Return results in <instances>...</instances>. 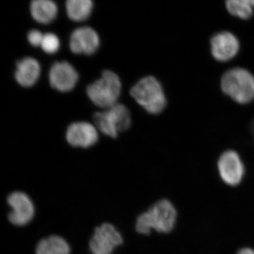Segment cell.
Instances as JSON below:
<instances>
[{"mask_svg": "<svg viewBox=\"0 0 254 254\" xmlns=\"http://www.w3.org/2000/svg\"><path fill=\"white\" fill-rule=\"evenodd\" d=\"M122 91V83L116 73L105 70L101 78L88 85L86 93L93 104L108 109L118 103Z\"/></svg>", "mask_w": 254, "mask_h": 254, "instance_id": "277c9868", "label": "cell"}, {"mask_svg": "<svg viewBox=\"0 0 254 254\" xmlns=\"http://www.w3.org/2000/svg\"><path fill=\"white\" fill-rule=\"evenodd\" d=\"M252 131H253L254 133V123H253V124H252Z\"/></svg>", "mask_w": 254, "mask_h": 254, "instance_id": "44dd1931", "label": "cell"}, {"mask_svg": "<svg viewBox=\"0 0 254 254\" xmlns=\"http://www.w3.org/2000/svg\"><path fill=\"white\" fill-rule=\"evenodd\" d=\"M43 37L44 35L38 30H32L28 32L27 36L28 42L33 47L41 46Z\"/></svg>", "mask_w": 254, "mask_h": 254, "instance_id": "d6986e66", "label": "cell"}, {"mask_svg": "<svg viewBox=\"0 0 254 254\" xmlns=\"http://www.w3.org/2000/svg\"><path fill=\"white\" fill-rule=\"evenodd\" d=\"M8 204L11 208L8 218L11 224L16 226H24L33 220L35 207L31 198L26 193L15 191L8 196Z\"/></svg>", "mask_w": 254, "mask_h": 254, "instance_id": "ba28073f", "label": "cell"}, {"mask_svg": "<svg viewBox=\"0 0 254 254\" xmlns=\"http://www.w3.org/2000/svg\"><path fill=\"white\" fill-rule=\"evenodd\" d=\"M211 53L215 60L227 62L235 58L240 50V42L233 33L222 31L217 33L210 41Z\"/></svg>", "mask_w": 254, "mask_h": 254, "instance_id": "7c38bea8", "label": "cell"}, {"mask_svg": "<svg viewBox=\"0 0 254 254\" xmlns=\"http://www.w3.org/2000/svg\"><path fill=\"white\" fill-rule=\"evenodd\" d=\"M123 243V236L115 226L104 223L95 229L89 247L92 254H113L115 248Z\"/></svg>", "mask_w": 254, "mask_h": 254, "instance_id": "52a82bcc", "label": "cell"}, {"mask_svg": "<svg viewBox=\"0 0 254 254\" xmlns=\"http://www.w3.org/2000/svg\"><path fill=\"white\" fill-rule=\"evenodd\" d=\"M177 216L176 207L170 200H158L138 217L136 231L144 235H150L152 230L158 233H170L176 225Z\"/></svg>", "mask_w": 254, "mask_h": 254, "instance_id": "6da1fadb", "label": "cell"}, {"mask_svg": "<svg viewBox=\"0 0 254 254\" xmlns=\"http://www.w3.org/2000/svg\"><path fill=\"white\" fill-rule=\"evenodd\" d=\"M130 95L145 111L158 115L166 107L167 100L161 83L153 76H145L137 82Z\"/></svg>", "mask_w": 254, "mask_h": 254, "instance_id": "7a4b0ae2", "label": "cell"}, {"mask_svg": "<svg viewBox=\"0 0 254 254\" xmlns=\"http://www.w3.org/2000/svg\"><path fill=\"white\" fill-rule=\"evenodd\" d=\"M219 176L229 187H237L245 175V164L237 152L228 150L222 153L217 163Z\"/></svg>", "mask_w": 254, "mask_h": 254, "instance_id": "8992f818", "label": "cell"}, {"mask_svg": "<svg viewBox=\"0 0 254 254\" xmlns=\"http://www.w3.org/2000/svg\"><path fill=\"white\" fill-rule=\"evenodd\" d=\"M14 77L20 86L29 88L34 86L41 75V66L38 61L31 57H26L16 63Z\"/></svg>", "mask_w": 254, "mask_h": 254, "instance_id": "4fadbf2b", "label": "cell"}, {"mask_svg": "<svg viewBox=\"0 0 254 254\" xmlns=\"http://www.w3.org/2000/svg\"><path fill=\"white\" fill-rule=\"evenodd\" d=\"M60 43L59 38L53 33H46L43 37L41 48L48 54H54L59 50Z\"/></svg>", "mask_w": 254, "mask_h": 254, "instance_id": "ac0fdd59", "label": "cell"}, {"mask_svg": "<svg viewBox=\"0 0 254 254\" xmlns=\"http://www.w3.org/2000/svg\"><path fill=\"white\" fill-rule=\"evenodd\" d=\"M78 77L77 71L68 62H56L49 71L50 86L63 93L72 91Z\"/></svg>", "mask_w": 254, "mask_h": 254, "instance_id": "9c48e42d", "label": "cell"}, {"mask_svg": "<svg viewBox=\"0 0 254 254\" xmlns=\"http://www.w3.org/2000/svg\"><path fill=\"white\" fill-rule=\"evenodd\" d=\"M226 6L230 14L247 19L253 15L254 0H229Z\"/></svg>", "mask_w": 254, "mask_h": 254, "instance_id": "e0dca14e", "label": "cell"}, {"mask_svg": "<svg viewBox=\"0 0 254 254\" xmlns=\"http://www.w3.org/2000/svg\"><path fill=\"white\" fill-rule=\"evenodd\" d=\"M99 46V36L88 26L76 28L70 36L69 48L74 54L92 55L96 53Z\"/></svg>", "mask_w": 254, "mask_h": 254, "instance_id": "30bf717a", "label": "cell"}, {"mask_svg": "<svg viewBox=\"0 0 254 254\" xmlns=\"http://www.w3.org/2000/svg\"><path fill=\"white\" fill-rule=\"evenodd\" d=\"M221 88L225 94L241 104L254 99V76L246 68L228 70L222 76Z\"/></svg>", "mask_w": 254, "mask_h": 254, "instance_id": "3957f363", "label": "cell"}, {"mask_svg": "<svg viewBox=\"0 0 254 254\" xmlns=\"http://www.w3.org/2000/svg\"><path fill=\"white\" fill-rule=\"evenodd\" d=\"M71 249L63 237L52 235L38 242L36 254H70Z\"/></svg>", "mask_w": 254, "mask_h": 254, "instance_id": "9a60e30c", "label": "cell"}, {"mask_svg": "<svg viewBox=\"0 0 254 254\" xmlns=\"http://www.w3.org/2000/svg\"><path fill=\"white\" fill-rule=\"evenodd\" d=\"M66 139L71 146L89 148L98 141V129L94 125L86 122L73 123L68 127Z\"/></svg>", "mask_w": 254, "mask_h": 254, "instance_id": "8fae6325", "label": "cell"}, {"mask_svg": "<svg viewBox=\"0 0 254 254\" xmlns=\"http://www.w3.org/2000/svg\"><path fill=\"white\" fill-rule=\"evenodd\" d=\"M93 120L97 129L113 138H117L120 132L128 130L131 125L129 110L119 103L105 111L95 113Z\"/></svg>", "mask_w": 254, "mask_h": 254, "instance_id": "5b68a950", "label": "cell"}, {"mask_svg": "<svg viewBox=\"0 0 254 254\" xmlns=\"http://www.w3.org/2000/svg\"><path fill=\"white\" fill-rule=\"evenodd\" d=\"M32 17L37 22L48 24L53 22L58 14V6L51 0H33L30 5Z\"/></svg>", "mask_w": 254, "mask_h": 254, "instance_id": "5bb4252c", "label": "cell"}, {"mask_svg": "<svg viewBox=\"0 0 254 254\" xmlns=\"http://www.w3.org/2000/svg\"><path fill=\"white\" fill-rule=\"evenodd\" d=\"M93 8L91 0H67L66 1V14L72 21H83L89 17Z\"/></svg>", "mask_w": 254, "mask_h": 254, "instance_id": "2e32d148", "label": "cell"}, {"mask_svg": "<svg viewBox=\"0 0 254 254\" xmlns=\"http://www.w3.org/2000/svg\"><path fill=\"white\" fill-rule=\"evenodd\" d=\"M237 254H254V249L251 247H244L237 252Z\"/></svg>", "mask_w": 254, "mask_h": 254, "instance_id": "ffe728a7", "label": "cell"}]
</instances>
